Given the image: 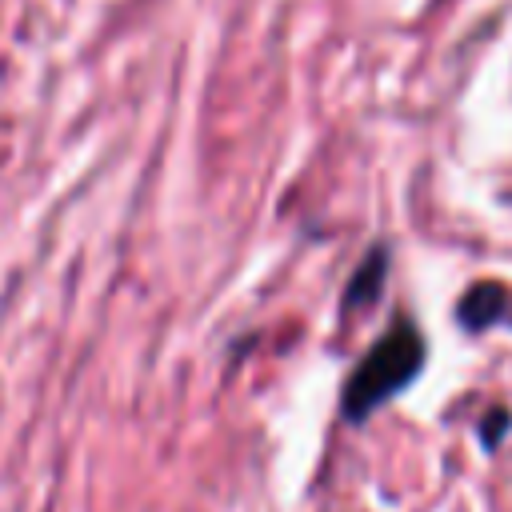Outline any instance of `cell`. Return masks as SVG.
<instances>
[{
	"label": "cell",
	"mask_w": 512,
	"mask_h": 512,
	"mask_svg": "<svg viewBox=\"0 0 512 512\" xmlns=\"http://www.w3.org/2000/svg\"><path fill=\"white\" fill-rule=\"evenodd\" d=\"M424 364H428L424 328L408 312H396L392 324L348 368V376L340 384V420L352 428L368 424L384 404H392L400 392H408L416 384Z\"/></svg>",
	"instance_id": "obj_1"
},
{
	"label": "cell",
	"mask_w": 512,
	"mask_h": 512,
	"mask_svg": "<svg viewBox=\"0 0 512 512\" xmlns=\"http://www.w3.org/2000/svg\"><path fill=\"white\" fill-rule=\"evenodd\" d=\"M456 324L464 332H488V328H512V288L500 280L468 284L456 300Z\"/></svg>",
	"instance_id": "obj_2"
},
{
	"label": "cell",
	"mask_w": 512,
	"mask_h": 512,
	"mask_svg": "<svg viewBox=\"0 0 512 512\" xmlns=\"http://www.w3.org/2000/svg\"><path fill=\"white\" fill-rule=\"evenodd\" d=\"M388 268H392V252L388 244H372L364 252V260L352 268L348 284H344V296H340V312L348 316H360L368 308H376V300L384 296V280H388Z\"/></svg>",
	"instance_id": "obj_3"
},
{
	"label": "cell",
	"mask_w": 512,
	"mask_h": 512,
	"mask_svg": "<svg viewBox=\"0 0 512 512\" xmlns=\"http://www.w3.org/2000/svg\"><path fill=\"white\" fill-rule=\"evenodd\" d=\"M512 432V412L504 408V404H496V408H488L484 416H480V424H476V440L488 448V452H496L500 448V440Z\"/></svg>",
	"instance_id": "obj_4"
}]
</instances>
